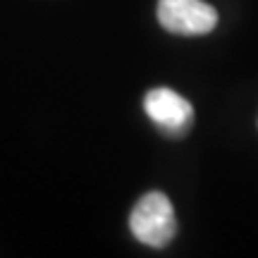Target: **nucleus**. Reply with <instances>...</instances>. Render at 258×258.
I'll return each mask as SVG.
<instances>
[{"instance_id": "obj_1", "label": "nucleus", "mask_w": 258, "mask_h": 258, "mask_svg": "<svg viewBox=\"0 0 258 258\" xmlns=\"http://www.w3.org/2000/svg\"><path fill=\"white\" fill-rule=\"evenodd\" d=\"M129 230L141 244L163 249L177 234L175 208L163 191H148L141 196L129 215Z\"/></svg>"}, {"instance_id": "obj_2", "label": "nucleus", "mask_w": 258, "mask_h": 258, "mask_svg": "<svg viewBox=\"0 0 258 258\" xmlns=\"http://www.w3.org/2000/svg\"><path fill=\"white\" fill-rule=\"evenodd\" d=\"M160 27L177 36H203L218 24V12L203 0H158Z\"/></svg>"}, {"instance_id": "obj_3", "label": "nucleus", "mask_w": 258, "mask_h": 258, "mask_svg": "<svg viewBox=\"0 0 258 258\" xmlns=\"http://www.w3.org/2000/svg\"><path fill=\"white\" fill-rule=\"evenodd\" d=\"M144 110L167 137H184L194 122V108L172 89H151L144 98Z\"/></svg>"}]
</instances>
